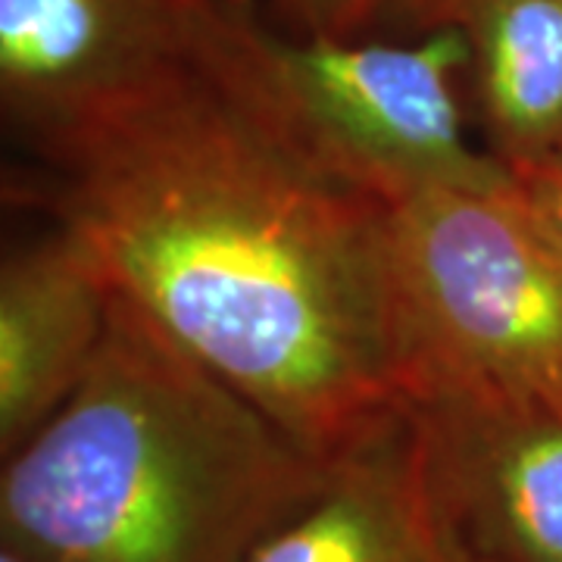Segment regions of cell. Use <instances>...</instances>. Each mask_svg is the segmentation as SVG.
Segmentation results:
<instances>
[{
	"label": "cell",
	"instance_id": "cell-11",
	"mask_svg": "<svg viewBox=\"0 0 562 562\" xmlns=\"http://www.w3.org/2000/svg\"><path fill=\"white\" fill-rule=\"evenodd\" d=\"M281 7L303 35L353 38L382 16L387 0H281Z\"/></svg>",
	"mask_w": 562,
	"mask_h": 562
},
{
	"label": "cell",
	"instance_id": "cell-12",
	"mask_svg": "<svg viewBox=\"0 0 562 562\" xmlns=\"http://www.w3.org/2000/svg\"><path fill=\"white\" fill-rule=\"evenodd\" d=\"M0 562H22V560L20 557H13L10 550H3V547H0Z\"/></svg>",
	"mask_w": 562,
	"mask_h": 562
},
{
	"label": "cell",
	"instance_id": "cell-4",
	"mask_svg": "<svg viewBox=\"0 0 562 562\" xmlns=\"http://www.w3.org/2000/svg\"><path fill=\"white\" fill-rule=\"evenodd\" d=\"M247 47L262 94L291 135L325 169L379 201L513 179L465 135L457 85L469 72V50L453 29L406 41L279 38L250 20Z\"/></svg>",
	"mask_w": 562,
	"mask_h": 562
},
{
	"label": "cell",
	"instance_id": "cell-6",
	"mask_svg": "<svg viewBox=\"0 0 562 562\" xmlns=\"http://www.w3.org/2000/svg\"><path fill=\"white\" fill-rule=\"evenodd\" d=\"M403 406L465 562H562V413L506 401Z\"/></svg>",
	"mask_w": 562,
	"mask_h": 562
},
{
	"label": "cell",
	"instance_id": "cell-13",
	"mask_svg": "<svg viewBox=\"0 0 562 562\" xmlns=\"http://www.w3.org/2000/svg\"><path fill=\"white\" fill-rule=\"evenodd\" d=\"M232 3H247V0H232Z\"/></svg>",
	"mask_w": 562,
	"mask_h": 562
},
{
	"label": "cell",
	"instance_id": "cell-5",
	"mask_svg": "<svg viewBox=\"0 0 562 562\" xmlns=\"http://www.w3.org/2000/svg\"><path fill=\"white\" fill-rule=\"evenodd\" d=\"M232 0H0L7 132L54 160L206 57Z\"/></svg>",
	"mask_w": 562,
	"mask_h": 562
},
{
	"label": "cell",
	"instance_id": "cell-8",
	"mask_svg": "<svg viewBox=\"0 0 562 562\" xmlns=\"http://www.w3.org/2000/svg\"><path fill=\"white\" fill-rule=\"evenodd\" d=\"M247 562H465L431 501L406 406L331 457L316 494Z\"/></svg>",
	"mask_w": 562,
	"mask_h": 562
},
{
	"label": "cell",
	"instance_id": "cell-2",
	"mask_svg": "<svg viewBox=\"0 0 562 562\" xmlns=\"http://www.w3.org/2000/svg\"><path fill=\"white\" fill-rule=\"evenodd\" d=\"M325 465L120 291L85 382L3 457L0 547L22 562H247Z\"/></svg>",
	"mask_w": 562,
	"mask_h": 562
},
{
	"label": "cell",
	"instance_id": "cell-9",
	"mask_svg": "<svg viewBox=\"0 0 562 562\" xmlns=\"http://www.w3.org/2000/svg\"><path fill=\"white\" fill-rule=\"evenodd\" d=\"M384 13L465 41L484 140L506 169L560 150L562 0H387Z\"/></svg>",
	"mask_w": 562,
	"mask_h": 562
},
{
	"label": "cell",
	"instance_id": "cell-10",
	"mask_svg": "<svg viewBox=\"0 0 562 562\" xmlns=\"http://www.w3.org/2000/svg\"><path fill=\"white\" fill-rule=\"evenodd\" d=\"M509 172L525 216L562 272V147L550 157L513 166Z\"/></svg>",
	"mask_w": 562,
	"mask_h": 562
},
{
	"label": "cell",
	"instance_id": "cell-3",
	"mask_svg": "<svg viewBox=\"0 0 562 562\" xmlns=\"http://www.w3.org/2000/svg\"><path fill=\"white\" fill-rule=\"evenodd\" d=\"M384 241L401 403L506 401L562 413V272L513 179L384 201Z\"/></svg>",
	"mask_w": 562,
	"mask_h": 562
},
{
	"label": "cell",
	"instance_id": "cell-7",
	"mask_svg": "<svg viewBox=\"0 0 562 562\" xmlns=\"http://www.w3.org/2000/svg\"><path fill=\"white\" fill-rule=\"evenodd\" d=\"M98 250L54 220L0 262V453L29 441L85 382L116 303Z\"/></svg>",
	"mask_w": 562,
	"mask_h": 562
},
{
	"label": "cell",
	"instance_id": "cell-1",
	"mask_svg": "<svg viewBox=\"0 0 562 562\" xmlns=\"http://www.w3.org/2000/svg\"><path fill=\"white\" fill-rule=\"evenodd\" d=\"M235 3L198 66L72 140L54 220L191 357L331 460L401 406L384 201L262 94Z\"/></svg>",
	"mask_w": 562,
	"mask_h": 562
}]
</instances>
